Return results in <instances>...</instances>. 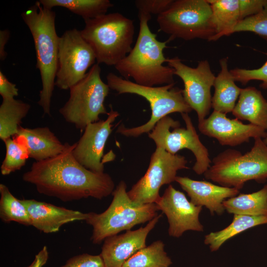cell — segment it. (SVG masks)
Wrapping results in <instances>:
<instances>
[{
	"label": "cell",
	"mask_w": 267,
	"mask_h": 267,
	"mask_svg": "<svg viewBox=\"0 0 267 267\" xmlns=\"http://www.w3.org/2000/svg\"><path fill=\"white\" fill-rule=\"evenodd\" d=\"M55 13L37 1L21 14L32 35L36 52V67L42 88L38 102L44 114L50 115L51 99L57 69L59 38L55 29Z\"/></svg>",
	"instance_id": "3"
},
{
	"label": "cell",
	"mask_w": 267,
	"mask_h": 267,
	"mask_svg": "<svg viewBox=\"0 0 267 267\" xmlns=\"http://www.w3.org/2000/svg\"><path fill=\"white\" fill-rule=\"evenodd\" d=\"M10 32L5 29L0 31V59L3 61L6 57L7 53L5 46L10 38Z\"/></svg>",
	"instance_id": "38"
},
{
	"label": "cell",
	"mask_w": 267,
	"mask_h": 267,
	"mask_svg": "<svg viewBox=\"0 0 267 267\" xmlns=\"http://www.w3.org/2000/svg\"><path fill=\"white\" fill-rule=\"evenodd\" d=\"M186 127L169 116L161 119L148 133V137L156 147L164 149L175 155L179 150L187 149L194 154L196 161L192 167L197 175L204 174L211 165L207 148L202 143L188 113H181Z\"/></svg>",
	"instance_id": "10"
},
{
	"label": "cell",
	"mask_w": 267,
	"mask_h": 267,
	"mask_svg": "<svg viewBox=\"0 0 267 267\" xmlns=\"http://www.w3.org/2000/svg\"><path fill=\"white\" fill-rule=\"evenodd\" d=\"M229 214L252 216H267V184L260 190L248 194L241 193L222 203Z\"/></svg>",
	"instance_id": "23"
},
{
	"label": "cell",
	"mask_w": 267,
	"mask_h": 267,
	"mask_svg": "<svg viewBox=\"0 0 267 267\" xmlns=\"http://www.w3.org/2000/svg\"><path fill=\"white\" fill-rule=\"evenodd\" d=\"M155 204L168 219L170 236L178 238L187 230L203 231L199 219L202 207L193 204L183 192L172 185H169Z\"/></svg>",
	"instance_id": "14"
},
{
	"label": "cell",
	"mask_w": 267,
	"mask_h": 267,
	"mask_svg": "<svg viewBox=\"0 0 267 267\" xmlns=\"http://www.w3.org/2000/svg\"><path fill=\"white\" fill-rule=\"evenodd\" d=\"M175 181L187 193L193 204L206 207L212 215L222 214L225 210L222 205L223 201L236 196L239 192L235 188L218 185L205 180H194L186 177L177 176Z\"/></svg>",
	"instance_id": "19"
},
{
	"label": "cell",
	"mask_w": 267,
	"mask_h": 267,
	"mask_svg": "<svg viewBox=\"0 0 267 267\" xmlns=\"http://www.w3.org/2000/svg\"><path fill=\"white\" fill-rule=\"evenodd\" d=\"M101 68L94 64L84 78L69 89L70 96L59 112L65 120L83 130L91 123L99 121V115L107 114L104 101L110 88L102 80Z\"/></svg>",
	"instance_id": "8"
},
{
	"label": "cell",
	"mask_w": 267,
	"mask_h": 267,
	"mask_svg": "<svg viewBox=\"0 0 267 267\" xmlns=\"http://www.w3.org/2000/svg\"><path fill=\"white\" fill-rule=\"evenodd\" d=\"M239 1L241 20L261 11L267 3V0H239Z\"/></svg>",
	"instance_id": "35"
},
{
	"label": "cell",
	"mask_w": 267,
	"mask_h": 267,
	"mask_svg": "<svg viewBox=\"0 0 267 267\" xmlns=\"http://www.w3.org/2000/svg\"><path fill=\"white\" fill-rule=\"evenodd\" d=\"M60 267H105L100 255L83 253L69 259Z\"/></svg>",
	"instance_id": "34"
},
{
	"label": "cell",
	"mask_w": 267,
	"mask_h": 267,
	"mask_svg": "<svg viewBox=\"0 0 267 267\" xmlns=\"http://www.w3.org/2000/svg\"><path fill=\"white\" fill-rule=\"evenodd\" d=\"M31 105L15 98L2 99L0 106V138L3 141L16 135Z\"/></svg>",
	"instance_id": "26"
},
{
	"label": "cell",
	"mask_w": 267,
	"mask_h": 267,
	"mask_svg": "<svg viewBox=\"0 0 267 267\" xmlns=\"http://www.w3.org/2000/svg\"><path fill=\"white\" fill-rule=\"evenodd\" d=\"M42 6L47 9L59 6L81 16L84 20L92 19L106 14L113 6L109 0H40Z\"/></svg>",
	"instance_id": "27"
},
{
	"label": "cell",
	"mask_w": 267,
	"mask_h": 267,
	"mask_svg": "<svg viewBox=\"0 0 267 267\" xmlns=\"http://www.w3.org/2000/svg\"><path fill=\"white\" fill-rule=\"evenodd\" d=\"M267 223V216L234 215L231 223L223 229L205 236L204 243L211 251L218 250L227 240L253 227Z\"/></svg>",
	"instance_id": "25"
},
{
	"label": "cell",
	"mask_w": 267,
	"mask_h": 267,
	"mask_svg": "<svg viewBox=\"0 0 267 267\" xmlns=\"http://www.w3.org/2000/svg\"><path fill=\"white\" fill-rule=\"evenodd\" d=\"M167 63L183 83L185 102L196 112L198 122L203 121L212 108L211 89L216 78L209 63L207 60L200 61L196 68H192L183 63L178 57L167 58Z\"/></svg>",
	"instance_id": "13"
},
{
	"label": "cell",
	"mask_w": 267,
	"mask_h": 267,
	"mask_svg": "<svg viewBox=\"0 0 267 267\" xmlns=\"http://www.w3.org/2000/svg\"><path fill=\"white\" fill-rule=\"evenodd\" d=\"M210 3L216 31L211 41H215L229 32L241 20L239 0H207Z\"/></svg>",
	"instance_id": "24"
},
{
	"label": "cell",
	"mask_w": 267,
	"mask_h": 267,
	"mask_svg": "<svg viewBox=\"0 0 267 267\" xmlns=\"http://www.w3.org/2000/svg\"><path fill=\"white\" fill-rule=\"evenodd\" d=\"M204 175L220 185L239 190L249 180L264 183L267 180V145L263 138H257L250 150L244 154L227 149L213 158Z\"/></svg>",
	"instance_id": "5"
},
{
	"label": "cell",
	"mask_w": 267,
	"mask_h": 267,
	"mask_svg": "<svg viewBox=\"0 0 267 267\" xmlns=\"http://www.w3.org/2000/svg\"><path fill=\"white\" fill-rule=\"evenodd\" d=\"M227 57L220 60L221 71L216 77L214 87L215 92L212 98V108L214 111L226 114L232 112L241 89L235 83L227 68Z\"/></svg>",
	"instance_id": "22"
},
{
	"label": "cell",
	"mask_w": 267,
	"mask_h": 267,
	"mask_svg": "<svg viewBox=\"0 0 267 267\" xmlns=\"http://www.w3.org/2000/svg\"><path fill=\"white\" fill-rule=\"evenodd\" d=\"M95 60L93 50L80 31L75 28L66 31L59 38L55 86L69 89L84 78Z\"/></svg>",
	"instance_id": "11"
},
{
	"label": "cell",
	"mask_w": 267,
	"mask_h": 267,
	"mask_svg": "<svg viewBox=\"0 0 267 267\" xmlns=\"http://www.w3.org/2000/svg\"><path fill=\"white\" fill-rule=\"evenodd\" d=\"M138 15L139 30L135 44L130 53L115 66V69L125 79L132 78L134 83L140 85L154 87L175 84L174 69L163 65L167 59L164 49L173 39L170 37L165 41H158L157 34L152 33L148 26L151 15Z\"/></svg>",
	"instance_id": "2"
},
{
	"label": "cell",
	"mask_w": 267,
	"mask_h": 267,
	"mask_svg": "<svg viewBox=\"0 0 267 267\" xmlns=\"http://www.w3.org/2000/svg\"><path fill=\"white\" fill-rule=\"evenodd\" d=\"M49 253L46 246H44L35 255L32 263L27 267H43L47 263Z\"/></svg>",
	"instance_id": "37"
},
{
	"label": "cell",
	"mask_w": 267,
	"mask_h": 267,
	"mask_svg": "<svg viewBox=\"0 0 267 267\" xmlns=\"http://www.w3.org/2000/svg\"><path fill=\"white\" fill-rule=\"evenodd\" d=\"M173 0H135L138 13L152 14L158 16L165 11L171 5Z\"/></svg>",
	"instance_id": "33"
},
{
	"label": "cell",
	"mask_w": 267,
	"mask_h": 267,
	"mask_svg": "<svg viewBox=\"0 0 267 267\" xmlns=\"http://www.w3.org/2000/svg\"><path fill=\"white\" fill-rule=\"evenodd\" d=\"M161 217L162 214L156 216L144 227L105 238L99 254L105 267H122L132 256L146 247L148 234Z\"/></svg>",
	"instance_id": "17"
},
{
	"label": "cell",
	"mask_w": 267,
	"mask_h": 267,
	"mask_svg": "<svg viewBox=\"0 0 267 267\" xmlns=\"http://www.w3.org/2000/svg\"><path fill=\"white\" fill-rule=\"evenodd\" d=\"M201 133L214 138L222 146H236L249 141L251 138L264 139L267 132L251 124H244L237 118L229 119L226 114L213 111L211 114L198 122Z\"/></svg>",
	"instance_id": "16"
},
{
	"label": "cell",
	"mask_w": 267,
	"mask_h": 267,
	"mask_svg": "<svg viewBox=\"0 0 267 267\" xmlns=\"http://www.w3.org/2000/svg\"><path fill=\"white\" fill-rule=\"evenodd\" d=\"M232 114L239 120L248 121L267 131V100L255 87L241 89Z\"/></svg>",
	"instance_id": "21"
},
{
	"label": "cell",
	"mask_w": 267,
	"mask_h": 267,
	"mask_svg": "<svg viewBox=\"0 0 267 267\" xmlns=\"http://www.w3.org/2000/svg\"><path fill=\"white\" fill-rule=\"evenodd\" d=\"M164 248L162 241H155L137 252L122 267H169L172 262Z\"/></svg>",
	"instance_id": "28"
},
{
	"label": "cell",
	"mask_w": 267,
	"mask_h": 267,
	"mask_svg": "<svg viewBox=\"0 0 267 267\" xmlns=\"http://www.w3.org/2000/svg\"><path fill=\"white\" fill-rule=\"evenodd\" d=\"M187 164L184 156L156 147L146 173L128 191L129 197L138 204L155 203L161 186L175 181L178 171L188 168Z\"/></svg>",
	"instance_id": "12"
},
{
	"label": "cell",
	"mask_w": 267,
	"mask_h": 267,
	"mask_svg": "<svg viewBox=\"0 0 267 267\" xmlns=\"http://www.w3.org/2000/svg\"><path fill=\"white\" fill-rule=\"evenodd\" d=\"M0 218L4 222H15L30 226V216L25 205L11 193L5 185L0 184Z\"/></svg>",
	"instance_id": "29"
},
{
	"label": "cell",
	"mask_w": 267,
	"mask_h": 267,
	"mask_svg": "<svg viewBox=\"0 0 267 267\" xmlns=\"http://www.w3.org/2000/svg\"><path fill=\"white\" fill-rule=\"evenodd\" d=\"M106 79L110 89L118 94H137L149 103L151 115L148 122L132 128H126L123 125L118 128L117 133L126 136L138 137L149 133L161 119L169 114L175 112L188 113L192 111L184 99L182 89L174 87L175 84L159 87L142 86L112 72L108 74Z\"/></svg>",
	"instance_id": "6"
},
{
	"label": "cell",
	"mask_w": 267,
	"mask_h": 267,
	"mask_svg": "<svg viewBox=\"0 0 267 267\" xmlns=\"http://www.w3.org/2000/svg\"><path fill=\"white\" fill-rule=\"evenodd\" d=\"M235 82L243 85L247 84L252 80L262 81L260 87L267 89V61L260 68L255 69L235 68L230 70Z\"/></svg>",
	"instance_id": "32"
},
{
	"label": "cell",
	"mask_w": 267,
	"mask_h": 267,
	"mask_svg": "<svg viewBox=\"0 0 267 267\" xmlns=\"http://www.w3.org/2000/svg\"><path fill=\"white\" fill-rule=\"evenodd\" d=\"M76 143L60 154L34 162L22 179L34 184L42 194L70 202L92 197L101 199L112 193L115 184L107 173L91 171L79 163L73 155Z\"/></svg>",
	"instance_id": "1"
},
{
	"label": "cell",
	"mask_w": 267,
	"mask_h": 267,
	"mask_svg": "<svg viewBox=\"0 0 267 267\" xmlns=\"http://www.w3.org/2000/svg\"><path fill=\"white\" fill-rule=\"evenodd\" d=\"M84 21L80 32L93 50L97 64L115 66L131 51L134 34L131 19L115 12Z\"/></svg>",
	"instance_id": "4"
},
{
	"label": "cell",
	"mask_w": 267,
	"mask_h": 267,
	"mask_svg": "<svg viewBox=\"0 0 267 267\" xmlns=\"http://www.w3.org/2000/svg\"><path fill=\"white\" fill-rule=\"evenodd\" d=\"M105 120L91 123L84 129V132L73 150V155L82 166L95 173L104 172L102 161L106 142L112 129V123L119 115L113 110Z\"/></svg>",
	"instance_id": "15"
},
{
	"label": "cell",
	"mask_w": 267,
	"mask_h": 267,
	"mask_svg": "<svg viewBox=\"0 0 267 267\" xmlns=\"http://www.w3.org/2000/svg\"><path fill=\"white\" fill-rule=\"evenodd\" d=\"M239 32H253L267 42V3L261 11L239 22L228 36Z\"/></svg>",
	"instance_id": "31"
},
{
	"label": "cell",
	"mask_w": 267,
	"mask_h": 267,
	"mask_svg": "<svg viewBox=\"0 0 267 267\" xmlns=\"http://www.w3.org/2000/svg\"><path fill=\"white\" fill-rule=\"evenodd\" d=\"M112 194V201L105 211L88 213L85 221L92 227L90 239L94 244H100L108 237L131 230L158 215L159 210L155 203L138 204L130 199L124 181L119 183Z\"/></svg>",
	"instance_id": "7"
},
{
	"label": "cell",
	"mask_w": 267,
	"mask_h": 267,
	"mask_svg": "<svg viewBox=\"0 0 267 267\" xmlns=\"http://www.w3.org/2000/svg\"><path fill=\"white\" fill-rule=\"evenodd\" d=\"M159 30L173 40L194 39L211 41L216 35L211 5L207 0H174L157 16Z\"/></svg>",
	"instance_id": "9"
},
{
	"label": "cell",
	"mask_w": 267,
	"mask_h": 267,
	"mask_svg": "<svg viewBox=\"0 0 267 267\" xmlns=\"http://www.w3.org/2000/svg\"><path fill=\"white\" fill-rule=\"evenodd\" d=\"M26 207L31 225L45 233L57 232L65 224L86 221L88 213L59 207L35 199H23Z\"/></svg>",
	"instance_id": "18"
},
{
	"label": "cell",
	"mask_w": 267,
	"mask_h": 267,
	"mask_svg": "<svg viewBox=\"0 0 267 267\" xmlns=\"http://www.w3.org/2000/svg\"><path fill=\"white\" fill-rule=\"evenodd\" d=\"M263 140L264 142L267 145V135L264 139H263Z\"/></svg>",
	"instance_id": "39"
},
{
	"label": "cell",
	"mask_w": 267,
	"mask_h": 267,
	"mask_svg": "<svg viewBox=\"0 0 267 267\" xmlns=\"http://www.w3.org/2000/svg\"><path fill=\"white\" fill-rule=\"evenodd\" d=\"M0 94L2 99H14L18 95V89L16 85L11 83L0 71Z\"/></svg>",
	"instance_id": "36"
},
{
	"label": "cell",
	"mask_w": 267,
	"mask_h": 267,
	"mask_svg": "<svg viewBox=\"0 0 267 267\" xmlns=\"http://www.w3.org/2000/svg\"><path fill=\"white\" fill-rule=\"evenodd\" d=\"M6 149L4 159L0 167L3 176L19 170L29 157L28 150L23 143L16 138H8L4 141Z\"/></svg>",
	"instance_id": "30"
},
{
	"label": "cell",
	"mask_w": 267,
	"mask_h": 267,
	"mask_svg": "<svg viewBox=\"0 0 267 267\" xmlns=\"http://www.w3.org/2000/svg\"><path fill=\"white\" fill-rule=\"evenodd\" d=\"M16 138L26 146L30 158L39 162L54 157L65 150L62 143L46 127L27 128L20 127Z\"/></svg>",
	"instance_id": "20"
}]
</instances>
